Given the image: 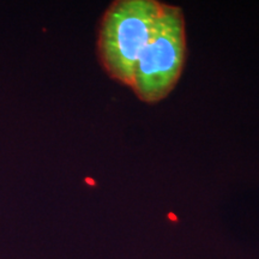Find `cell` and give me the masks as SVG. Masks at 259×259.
<instances>
[{"mask_svg":"<svg viewBox=\"0 0 259 259\" xmlns=\"http://www.w3.org/2000/svg\"><path fill=\"white\" fill-rule=\"evenodd\" d=\"M186 60L183 10L163 4L153 37L142 52L130 88L141 101L157 103L177 85Z\"/></svg>","mask_w":259,"mask_h":259,"instance_id":"2","label":"cell"},{"mask_svg":"<svg viewBox=\"0 0 259 259\" xmlns=\"http://www.w3.org/2000/svg\"><path fill=\"white\" fill-rule=\"evenodd\" d=\"M163 8L157 0H116L103 14L97 37V56L105 72L131 87L135 67L153 37Z\"/></svg>","mask_w":259,"mask_h":259,"instance_id":"1","label":"cell"}]
</instances>
